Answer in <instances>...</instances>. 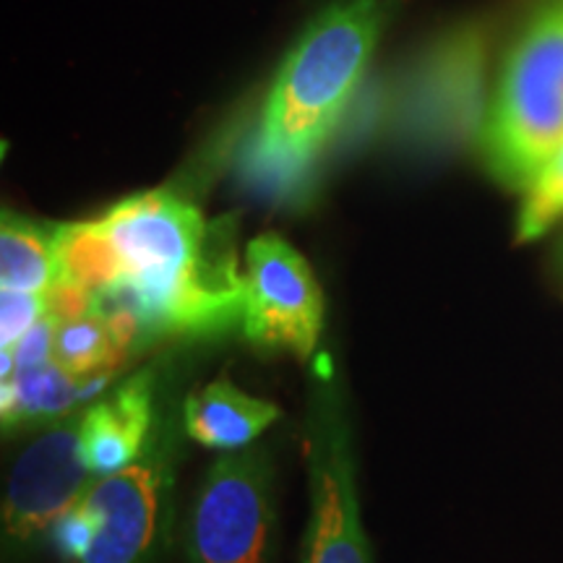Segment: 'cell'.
Masks as SVG:
<instances>
[{"instance_id": "1", "label": "cell", "mask_w": 563, "mask_h": 563, "mask_svg": "<svg viewBox=\"0 0 563 563\" xmlns=\"http://www.w3.org/2000/svg\"><path fill=\"white\" fill-rule=\"evenodd\" d=\"M55 251L58 285L81 292L89 311L115 321L133 347L243 321L232 243L173 191L131 196L97 220L58 224Z\"/></svg>"}, {"instance_id": "2", "label": "cell", "mask_w": 563, "mask_h": 563, "mask_svg": "<svg viewBox=\"0 0 563 563\" xmlns=\"http://www.w3.org/2000/svg\"><path fill=\"white\" fill-rule=\"evenodd\" d=\"M384 0H340L308 26L282 63L251 141L264 186H298L361 87L384 30Z\"/></svg>"}, {"instance_id": "3", "label": "cell", "mask_w": 563, "mask_h": 563, "mask_svg": "<svg viewBox=\"0 0 563 563\" xmlns=\"http://www.w3.org/2000/svg\"><path fill=\"white\" fill-rule=\"evenodd\" d=\"M563 144V0L519 37L493 97L483 146L493 175L525 191Z\"/></svg>"}, {"instance_id": "4", "label": "cell", "mask_w": 563, "mask_h": 563, "mask_svg": "<svg viewBox=\"0 0 563 563\" xmlns=\"http://www.w3.org/2000/svg\"><path fill=\"white\" fill-rule=\"evenodd\" d=\"M167 435H152L146 452L121 473L87 488L53 527V543L66 563H146L157 543L173 485Z\"/></svg>"}, {"instance_id": "5", "label": "cell", "mask_w": 563, "mask_h": 563, "mask_svg": "<svg viewBox=\"0 0 563 563\" xmlns=\"http://www.w3.org/2000/svg\"><path fill=\"white\" fill-rule=\"evenodd\" d=\"M308 527L302 563H373L361 522L347 402L319 373L306 415Z\"/></svg>"}, {"instance_id": "6", "label": "cell", "mask_w": 563, "mask_h": 563, "mask_svg": "<svg viewBox=\"0 0 563 563\" xmlns=\"http://www.w3.org/2000/svg\"><path fill=\"white\" fill-rule=\"evenodd\" d=\"M272 462L264 449L222 452L188 519L191 563H264L272 538Z\"/></svg>"}, {"instance_id": "7", "label": "cell", "mask_w": 563, "mask_h": 563, "mask_svg": "<svg viewBox=\"0 0 563 563\" xmlns=\"http://www.w3.org/2000/svg\"><path fill=\"white\" fill-rule=\"evenodd\" d=\"M241 327L256 347L287 350L300 361L319 347L321 287L306 258L279 235L253 238L245 249Z\"/></svg>"}, {"instance_id": "8", "label": "cell", "mask_w": 563, "mask_h": 563, "mask_svg": "<svg viewBox=\"0 0 563 563\" xmlns=\"http://www.w3.org/2000/svg\"><path fill=\"white\" fill-rule=\"evenodd\" d=\"M95 483L81 454V410L53 420L13 464L3 504L5 538L16 545L53 532Z\"/></svg>"}, {"instance_id": "9", "label": "cell", "mask_w": 563, "mask_h": 563, "mask_svg": "<svg viewBox=\"0 0 563 563\" xmlns=\"http://www.w3.org/2000/svg\"><path fill=\"white\" fill-rule=\"evenodd\" d=\"M154 371L118 384L81 410V454L95 481L139 460L154 435Z\"/></svg>"}, {"instance_id": "10", "label": "cell", "mask_w": 563, "mask_h": 563, "mask_svg": "<svg viewBox=\"0 0 563 563\" xmlns=\"http://www.w3.org/2000/svg\"><path fill=\"white\" fill-rule=\"evenodd\" d=\"M279 407L266 399L251 397L232 386L228 378L211 382L194 391L183 405V428L201 446L217 452H241L249 449L274 420Z\"/></svg>"}, {"instance_id": "11", "label": "cell", "mask_w": 563, "mask_h": 563, "mask_svg": "<svg viewBox=\"0 0 563 563\" xmlns=\"http://www.w3.org/2000/svg\"><path fill=\"white\" fill-rule=\"evenodd\" d=\"M133 347L115 321L97 311L55 316L53 363L76 382H100Z\"/></svg>"}, {"instance_id": "12", "label": "cell", "mask_w": 563, "mask_h": 563, "mask_svg": "<svg viewBox=\"0 0 563 563\" xmlns=\"http://www.w3.org/2000/svg\"><path fill=\"white\" fill-rule=\"evenodd\" d=\"M55 228L3 211L0 224V290L51 295L58 285Z\"/></svg>"}, {"instance_id": "13", "label": "cell", "mask_w": 563, "mask_h": 563, "mask_svg": "<svg viewBox=\"0 0 563 563\" xmlns=\"http://www.w3.org/2000/svg\"><path fill=\"white\" fill-rule=\"evenodd\" d=\"M0 407L3 426L13 428L30 420H58L63 415L79 410L76 402L95 391L97 382H76L55 363L32 371H16L9 378H0Z\"/></svg>"}, {"instance_id": "14", "label": "cell", "mask_w": 563, "mask_h": 563, "mask_svg": "<svg viewBox=\"0 0 563 563\" xmlns=\"http://www.w3.org/2000/svg\"><path fill=\"white\" fill-rule=\"evenodd\" d=\"M563 220V144L555 150L530 186L517 217V243L543 238L555 222Z\"/></svg>"}, {"instance_id": "15", "label": "cell", "mask_w": 563, "mask_h": 563, "mask_svg": "<svg viewBox=\"0 0 563 563\" xmlns=\"http://www.w3.org/2000/svg\"><path fill=\"white\" fill-rule=\"evenodd\" d=\"M51 313L47 295L0 290V347L9 352Z\"/></svg>"}, {"instance_id": "16", "label": "cell", "mask_w": 563, "mask_h": 563, "mask_svg": "<svg viewBox=\"0 0 563 563\" xmlns=\"http://www.w3.org/2000/svg\"><path fill=\"white\" fill-rule=\"evenodd\" d=\"M555 269H559L561 279H563V238H561V243H559V253H555Z\"/></svg>"}]
</instances>
